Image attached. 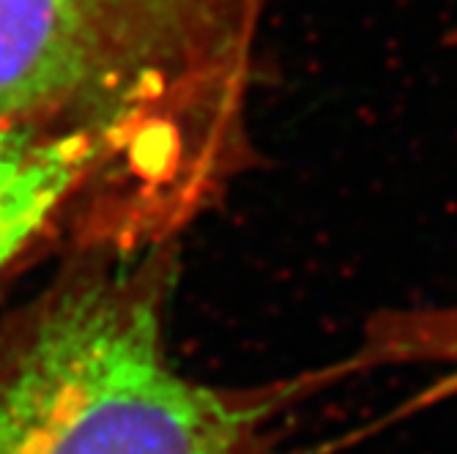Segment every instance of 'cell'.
Segmentation results:
<instances>
[{"label":"cell","instance_id":"obj_2","mask_svg":"<svg viewBox=\"0 0 457 454\" xmlns=\"http://www.w3.org/2000/svg\"><path fill=\"white\" fill-rule=\"evenodd\" d=\"M274 0H0V118H170L246 132Z\"/></svg>","mask_w":457,"mask_h":454},{"label":"cell","instance_id":"obj_1","mask_svg":"<svg viewBox=\"0 0 457 454\" xmlns=\"http://www.w3.org/2000/svg\"><path fill=\"white\" fill-rule=\"evenodd\" d=\"M176 250L71 255L0 315V454H279L261 402L173 367Z\"/></svg>","mask_w":457,"mask_h":454},{"label":"cell","instance_id":"obj_3","mask_svg":"<svg viewBox=\"0 0 457 454\" xmlns=\"http://www.w3.org/2000/svg\"><path fill=\"white\" fill-rule=\"evenodd\" d=\"M246 140L170 118H0V296L50 260L179 244L241 173Z\"/></svg>","mask_w":457,"mask_h":454}]
</instances>
